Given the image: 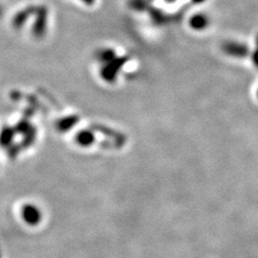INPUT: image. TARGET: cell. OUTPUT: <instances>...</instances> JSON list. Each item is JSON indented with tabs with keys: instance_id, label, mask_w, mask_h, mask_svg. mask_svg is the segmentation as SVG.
<instances>
[{
	"instance_id": "cell-2",
	"label": "cell",
	"mask_w": 258,
	"mask_h": 258,
	"mask_svg": "<svg viewBox=\"0 0 258 258\" xmlns=\"http://www.w3.org/2000/svg\"><path fill=\"white\" fill-rule=\"evenodd\" d=\"M189 25L195 30H203L208 27L209 19L204 14H195L192 15L191 19L189 20Z\"/></svg>"
},
{
	"instance_id": "cell-4",
	"label": "cell",
	"mask_w": 258,
	"mask_h": 258,
	"mask_svg": "<svg viewBox=\"0 0 258 258\" xmlns=\"http://www.w3.org/2000/svg\"><path fill=\"white\" fill-rule=\"evenodd\" d=\"M194 2H195L196 4H200V3H204L205 0H194Z\"/></svg>"
},
{
	"instance_id": "cell-1",
	"label": "cell",
	"mask_w": 258,
	"mask_h": 258,
	"mask_svg": "<svg viewBox=\"0 0 258 258\" xmlns=\"http://www.w3.org/2000/svg\"><path fill=\"white\" fill-rule=\"evenodd\" d=\"M222 51L228 56L231 57H237V58H243L246 57L248 55L249 51L248 47L237 41H226L222 44Z\"/></svg>"
},
{
	"instance_id": "cell-3",
	"label": "cell",
	"mask_w": 258,
	"mask_h": 258,
	"mask_svg": "<svg viewBox=\"0 0 258 258\" xmlns=\"http://www.w3.org/2000/svg\"><path fill=\"white\" fill-rule=\"evenodd\" d=\"M252 58H253V62L256 66V68L258 69V34L256 36V47H255V51L252 55Z\"/></svg>"
},
{
	"instance_id": "cell-5",
	"label": "cell",
	"mask_w": 258,
	"mask_h": 258,
	"mask_svg": "<svg viewBox=\"0 0 258 258\" xmlns=\"http://www.w3.org/2000/svg\"><path fill=\"white\" fill-rule=\"evenodd\" d=\"M257 97H258V91H257Z\"/></svg>"
}]
</instances>
